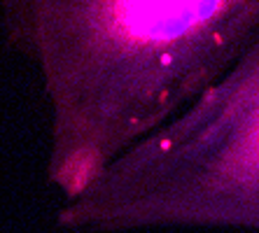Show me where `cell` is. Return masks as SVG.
<instances>
[{"label": "cell", "instance_id": "7a4b0ae2", "mask_svg": "<svg viewBox=\"0 0 259 233\" xmlns=\"http://www.w3.org/2000/svg\"><path fill=\"white\" fill-rule=\"evenodd\" d=\"M72 201L68 221L101 231L259 228V52Z\"/></svg>", "mask_w": 259, "mask_h": 233}, {"label": "cell", "instance_id": "6da1fadb", "mask_svg": "<svg viewBox=\"0 0 259 233\" xmlns=\"http://www.w3.org/2000/svg\"><path fill=\"white\" fill-rule=\"evenodd\" d=\"M259 0H45L70 198L224 75Z\"/></svg>", "mask_w": 259, "mask_h": 233}]
</instances>
